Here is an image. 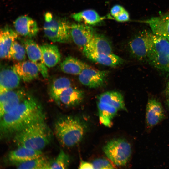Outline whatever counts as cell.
Listing matches in <instances>:
<instances>
[{
  "instance_id": "4dcf8cb0",
  "label": "cell",
  "mask_w": 169,
  "mask_h": 169,
  "mask_svg": "<svg viewBox=\"0 0 169 169\" xmlns=\"http://www.w3.org/2000/svg\"><path fill=\"white\" fill-rule=\"evenodd\" d=\"M92 163L94 169H114L115 168L111 162L105 159H95Z\"/></svg>"
},
{
  "instance_id": "ffe728a7",
  "label": "cell",
  "mask_w": 169,
  "mask_h": 169,
  "mask_svg": "<svg viewBox=\"0 0 169 169\" xmlns=\"http://www.w3.org/2000/svg\"><path fill=\"white\" fill-rule=\"evenodd\" d=\"M18 37V33L8 26L0 29V57L1 59H7L8 54L14 41Z\"/></svg>"
},
{
  "instance_id": "9a60e30c",
  "label": "cell",
  "mask_w": 169,
  "mask_h": 169,
  "mask_svg": "<svg viewBox=\"0 0 169 169\" xmlns=\"http://www.w3.org/2000/svg\"><path fill=\"white\" fill-rule=\"evenodd\" d=\"M165 117V112L161 103L155 99H149L146 110L147 126L152 127L160 123Z\"/></svg>"
},
{
  "instance_id": "7402d4cb",
  "label": "cell",
  "mask_w": 169,
  "mask_h": 169,
  "mask_svg": "<svg viewBox=\"0 0 169 169\" xmlns=\"http://www.w3.org/2000/svg\"><path fill=\"white\" fill-rule=\"evenodd\" d=\"M44 62L49 68L53 67L61 60V55L57 46L46 44L40 46Z\"/></svg>"
},
{
  "instance_id": "83f0119b",
  "label": "cell",
  "mask_w": 169,
  "mask_h": 169,
  "mask_svg": "<svg viewBox=\"0 0 169 169\" xmlns=\"http://www.w3.org/2000/svg\"><path fill=\"white\" fill-rule=\"evenodd\" d=\"M50 161L43 155L21 163L15 166L18 169H49Z\"/></svg>"
},
{
  "instance_id": "f1b7e54d",
  "label": "cell",
  "mask_w": 169,
  "mask_h": 169,
  "mask_svg": "<svg viewBox=\"0 0 169 169\" xmlns=\"http://www.w3.org/2000/svg\"><path fill=\"white\" fill-rule=\"evenodd\" d=\"M26 54L25 47L15 40L11 45L7 59L17 62H21L26 59Z\"/></svg>"
},
{
  "instance_id": "1f68e13d",
  "label": "cell",
  "mask_w": 169,
  "mask_h": 169,
  "mask_svg": "<svg viewBox=\"0 0 169 169\" xmlns=\"http://www.w3.org/2000/svg\"><path fill=\"white\" fill-rule=\"evenodd\" d=\"M114 18L116 20L120 22L127 21L130 19L129 13L125 9L117 16L114 17Z\"/></svg>"
},
{
  "instance_id": "d6a6232c",
  "label": "cell",
  "mask_w": 169,
  "mask_h": 169,
  "mask_svg": "<svg viewBox=\"0 0 169 169\" xmlns=\"http://www.w3.org/2000/svg\"><path fill=\"white\" fill-rule=\"evenodd\" d=\"M125 10L122 6L119 5L114 6L110 10V14L114 18L117 16Z\"/></svg>"
},
{
  "instance_id": "5bb4252c",
  "label": "cell",
  "mask_w": 169,
  "mask_h": 169,
  "mask_svg": "<svg viewBox=\"0 0 169 169\" xmlns=\"http://www.w3.org/2000/svg\"><path fill=\"white\" fill-rule=\"evenodd\" d=\"M42 155V151L18 146L16 148L8 153L7 156V160L10 164L16 166L21 163Z\"/></svg>"
},
{
  "instance_id": "e575fe53",
  "label": "cell",
  "mask_w": 169,
  "mask_h": 169,
  "mask_svg": "<svg viewBox=\"0 0 169 169\" xmlns=\"http://www.w3.org/2000/svg\"><path fill=\"white\" fill-rule=\"evenodd\" d=\"M166 93L168 96V97H169V81L168 83L166 89Z\"/></svg>"
},
{
  "instance_id": "ba28073f",
  "label": "cell",
  "mask_w": 169,
  "mask_h": 169,
  "mask_svg": "<svg viewBox=\"0 0 169 169\" xmlns=\"http://www.w3.org/2000/svg\"><path fill=\"white\" fill-rule=\"evenodd\" d=\"M28 94L21 89L0 92V117L16 108Z\"/></svg>"
},
{
  "instance_id": "e0dca14e",
  "label": "cell",
  "mask_w": 169,
  "mask_h": 169,
  "mask_svg": "<svg viewBox=\"0 0 169 169\" xmlns=\"http://www.w3.org/2000/svg\"><path fill=\"white\" fill-rule=\"evenodd\" d=\"M16 32L21 36L31 38L35 36L39 29L36 22L25 15L18 17L14 22Z\"/></svg>"
},
{
  "instance_id": "277c9868",
  "label": "cell",
  "mask_w": 169,
  "mask_h": 169,
  "mask_svg": "<svg viewBox=\"0 0 169 169\" xmlns=\"http://www.w3.org/2000/svg\"><path fill=\"white\" fill-rule=\"evenodd\" d=\"M44 17V31L49 40L61 43L69 41L71 38V25L67 21L55 16L49 12L46 13Z\"/></svg>"
},
{
  "instance_id": "d6986e66",
  "label": "cell",
  "mask_w": 169,
  "mask_h": 169,
  "mask_svg": "<svg viewBox=\"0 0 169 169\" xmlns=\"http://www.w3.org/2000/svg\"><path fill=\"white\" fill-rule=\"evenodd\" d=\"M13 67L21 79L25 82H29L35 79L40 73L36 65L30 60L17 62Z\"/></svg>"
},
{
  "instance_id": "8fae6325",
  "label": "cell",
  "mask_w": 169,
  "mask_h": 169,
  "mask_svg": "<svg viewBox=\"0 0 169 169\" xmlns=\"http://www.w3.org/2000/svg\"><path fill=\"white\" fill-rule=\"evenodd\" d=\"M84 94L81 90L70 86L62 91L54 100L60 106H75L81 102Z\"/></svg>"
},
{
  "instance_id": "d590c367",
  "label": "cell",
  "mask_w": 169,
  "mask_h": 169,
  "mask_svg": "<svg viewBox=\"0 0 169 169\" xmlns=\"http://www.w3.org/2000/svg\"><path fill=\"white\" fill-rule=\"evenodd\" d=\"M167 103L168 106L169 108V97H168V98L167 100Z\"/></svg>"
},
{
  "instance_id": "7a4b0ae2",
  "label": "cell",
  "mask_w": 169,
  "mask_h": 169,
  "mask_svg": "<svg viewBox=\"0 0 169 169\" xmlns=\"http://www.w3.org/2000/svg\"><path fill=\"white\" fill-rule=\"evenodd\" d=\"M52 136L51 130L43 119L27 126L13 138L17 146L42 151L49 143Z\"/></svg>"
},
{
  "instance_id": "30bf717a",
  "label": "cell",
  "mask_w": 169,
  "mask_h": 169,
  "mask_svg": "<svg viewBox=\"0 0 169 169\" xmlns=\"http://www.w3.org/2000/svg\"><path fill=\"white\" fill-rule=\"evenodd\" d=\"M23 42L29 60L36 65L43 77L47 78L48 69L44 60L40 47L31 39H26Z\"/></svg>"
},
{
  "instance_id": "603a6c76",
  "label": "cell",
  "mask_w": 169,
  "mask_h": 169,
  "mask_svg": "<svg viewBox=\"0 0 169 169\" xmlns=\"http://www.w3.org/2000/svg\"><path fill=\"white\" fill-rule=\"evenodd\" d=\"M89 65L74 57L69 56L60 63V68L63 72L69 74L79 75Z\"/></svg>"
},
{
  "instance_id": "44dd1931",
  "label": "cell",
  "mask_w": 169,
  "mask_h": 169,
  "mask_svg": "<svg viewBox=\"0 0 169 169\" xmlns=\"http://www.w3.org/2000/svg\"><path fill=\"white\" fill-rule=\"evenodd\" d=\"M90 60L100 64L110 67H114L122 64L124 60L113 53L110 54H84Z\"/></svg>"
},
{
  "instance_id": "6da1fadb",
  "label": "cell",
  "mask_w": 169,
  "mask_h": 169,
  "mask_svg": "<svg viewBox=\"0 0 169 169\" xmlns=\"http://www.w3.org/2000/svg\"><path fill=\"white\" fill-rule=\"evenodd\" d=\"M43 119L45 116L41 104L28 94L16 108L0 117L1 139L13 138L29 125Z\"/></svg>"
},
{
  "instance_id": "4fadbf2b",
  "label": "cell",
  "mask_w": 169,
  "mask_h": 169,
  "mask_svg": "<svg viewBox=\"0 0 169 169\" xmlns=\"http://www.w3.org/2000/svg\"><path fill=\"white\" fill-rule=\"evenodd\" d=\"M139 22L148 24L155 35L169 41V13Z\"/></svg>"
},
{
  "instance_id": "3957f363",
  "label": "cell",
  "mask_w": 169,
  "mask_h": 169,
  "mask_svg": "<svg viewBox=\"0 0 169 169\" xmlns=\"http://www.w3.org/2000/svg\"><path fill=\"white\" fill-rule=\"evenodd\" d=\"M85 124L78 117L67 115L56 120L54 125L55 135L62 146L70 147L78 143L86 131Z\"/></svg>"
},
{
  "instance_id": "2e32d148",
  "label": "cell",
  "mask_w": 169,
  "mask_h": 169,
  "mask_svg": "<svg viewBox=\"0 0 169 169\" xmlns=\"http://www.w3.org/2000/svg\"><path fill=\"white\" fill-rule=\"evenodd\" d=\"M83 52L84 54L113 53L111 46L108 39L102 35L95 33L84 47Z\"/></svg>"
},
{
  "instance_id": "52a82bcc",
  "label": "cell",
  "mask_w": 169,
  "mask_h": 169,
  "mask_svg": "<svg viewBox=\"0 0 169 169\" xmlns=\"http://www.w3.org/2000/svg\"><path fill=\"white\" fill-rule=\"evenodd\" d=\"M153 33L147 30L141 32L129 43L130 52L139 60L147 59L152 40Z\"/></svg>"
},
{
  "instance_id": "4316f807",
  "label": "cell",
  "mask_w": 169,
  "mask_h": 169,
  "mask_svg": "<svg viewBox=\"0 0 169 169\" xmlns=\"http://www.w3.org/2000/svg\"><path fill=\"white\" fill-rule=\"evenodd\" d=\"M71 86L70 80L65 77H60L53 82L50 89V96L54 100L63 90Z\"/></svg>"
},
{
  "instance_id": "5b68a950",
  "label": "cell",
  "mask_w": 169,
  "mask_h": 169,
  "mask_svg": "<svg viewBox=\"0 0 169 169\" xmlns=\"http://www.w3.org/2000/svg\"><path fill=\"white\" fill-rule=\"evenodd\" d=\"M147 59L155 68L169 73V41L153 34Z\"/></svg>"
},
{
  "instance_id": "836d02e7",
  "label": "cell",
  "mask_w": 169,
  "mask_h": 169,
  "mask_svg": "<svg viewBox=\"0 0 169 169\" xmlns=\"http://www.w3.org/2000/svg\"><path fill=\"white\" fill-rule=\"evenodd\" d=\"M79 168L80 169H94L92 163L81 161L80 162Z\"/></svg>"
},
{
  "instance_id": "d4e9b609",
  "label": "cell",
  "mask_w": 169,
  "mask_h": 169,
  "mask_svg": "<svg viewBox=\"0 0 169 169\" xmlns=\"http://www.w3.org/2000/svg\"><path fill=\"white\" fill-rule=\"evenodd\" d=\"M71 17L76 21L88 25H95L105 19L95 10H86L72 14Z\"/></svg>"
},
{
  "instance_id": "9c48e42d",
  "label": "cell",
  "mask_w": 169,
  "mask_h": 169,
  "mask_svg": "<svg viewBox=\"0 0 169 169\" xmlns=\"http://www.w3.org/2000/svg\"><path fill=\"white\" fill-rule=\"evenodd\" d=\"M108 73L107 71L97 69L89 65L78 75V79L83 85L91 88H97L104 84Z\"/></svg>"
},
{
  "instance_id": "484cf974",
  "label": "cell",
  "mask_w": 169,
  "mask_h": 169,
  "mask_svg": "<svg viewBox=\"0 0 169 169\" xmlns=\"http://www.w3.org/2000/svg\"><path fill=\"white\" fill-rule=\"evenodd\" d=\"M97 107L100 122L105 126H110L112 120L118 110L108 104L100 101L97 103Z\"/></svg>"
},
{
  "instance_id": "cb8c5ba5",
  "label": "cell",
  "mask_w": 169,
  "mask_h": 169,
  "mask_svg": "<svg viewBox=\"0 0 169 169\" xmlns=\"http://www.w3.org/2000/svg\"><path fill=\"white\" fill-rule=\"evenodd\" d=\"M99 101L107 103L118 110L127 111L122 94L116 91H109L100 95L98 97Z\"/></svg>"
},
{
  "instance_id": "f546056e",
  "label": "cell",
  "mask_w": 169,
  "mask_h": 169,
  "mask_svg": "<svg viewBox=\"0 0 169 169\" xmlns=\"http://www.w3.org/2000/svg\"><path fill=\"white\" fill-rule=\"evenodd\" d=\"M70 162L68 155L61 150L56 157L50 161L49 169H67L69 166Z\"/></svg>"
},
{
  "instance_id": "7c38bea8",
  "label": "cell",
  "mask_w": 169,
  "mask_h": 169,
  "mask_svg": "<svg viewBox=\"0 0 169 169\" xmlns=\"http://www.w3.org/2000/svg\"><path fill=\"white\" fill-rule=\"evenodd\" d=\"M95 34L94 29L89 25L79 23L71 25V37L74 43L82 50Z\"/></svg>"
},
{
  "instance_id": "8992f818",
  "label": "cell",
  "mask_w": 169,
  "mask_h": 169,
  "mask_svg": "<svg viewBox=\"0 0 169 169\" xmlns=\"http://www.w3.org/2000/svg\"><path fill=\"white\" fill-rule=\"evenodd\" d=\"M103 150L107 157L115 165H125L129 160L132 151L131 144L125 139L118 138L109 141Z\"/></svg>"
},
{
  "instance_id": "ac0fdd59",
  "label": "cell",
  "mask_w": 169,
  "mask_h": 169,
  "mask_svg": "<svg viewBox=\"0 0 169 169\" xmlns=\"http://www.w3.org/2000/svg\"><path fill=\"white\" fill-rule=\"evenodd\" d=\"M20 79L13 67H2L0 73V92L17 88Z\"/></svg>"
}]
</instances>
